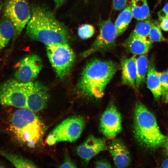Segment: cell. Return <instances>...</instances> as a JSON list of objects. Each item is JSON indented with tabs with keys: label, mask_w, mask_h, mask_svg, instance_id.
Returning a JSON list of instances; mask_svg holds the SVG:
<instances>
[{
	"label": "cell",
	"mask_w": 168,
	"mask_h": 168,
	"mask_svg": "<svg viewBox=\"0 0 168 168\" xmlns=\"http://www.w3.org/2000/svg\"><path fill=\"white\" fill-rule=\"evenodd\" d=\"M127 4V0H113V7L115 11H120L124 9Z\"/></svg>",
	"instance_id": "83f0119b"
},
{
	"label": "cell",
	"mask_w": 168,
	"mask_h": 168,
	"mask_svg": "<svg viewBox=\"0 0 168 168\" xmlns=\"http://www.w3.org/2000/svg\"><path fill=\"white\" fill-rule=\"evenodd\" d=\"M133 126L135 138L141 146L153 149L164 145L166 137L160 131L154 115L140 102L135 107Z\"/></svg>",
	"instance_id": "3957f363"
},
{
	"label": "cell",
	"mask_w": 168,
	"mask_h": 168,
	"mask_svg": "<svg viewBox=\"0 0 168 168\" xmlns=\"http://www.w3.org/2000/svg\"><path fill=\"white\" fill-rule=\"evenodd\" d=\"M163 146L166 154L168 156V136L166 137V142Z\"/></svg>",
	"instance_id": "d6a6232c"
},
{
	"label": "cell",
	"mask_w": 168,
	"mask_h": 168,
	"mask_svg": "<svg viewBox=\"0 0 168 168\" xmlns=\"http://www.w3.org/2000/svg\"><path fill=\"white\" fill-rule=\"evenodd\" d=\"M11 121L12 130L20 142L30 148L41 143L46 126L33 112L19 108L13 114Z\"/></svg>",
	"instance_id": "277c9868"
},
{
	"label": "cell",
	"mask_w": 168,
	"mask_h": 168,
	"mask_svg": "<svg viewBox=\"0 0 168 168\" xmlns=\"http://www.w3.org/2000/svg\"><path fill=\"white\" fill-rule=\"evenodd\" d=\"M59 168H76V164L72 161L68 154L66 152L64 155V159L63 162L59 166Z\"/></svg>",
	"instance_id": "4316f807"
},
{
	"label": "cell",
	"mask_w": 168,
	"mask_h": 168,
	"mask_svg": "<svg viewBox=\"0 0 168 168\" xmlns=\"http://www.w3.org/2000/svg\"><path fill=\"white\" fill-rule=\"evenodd\" d=\"M135 55L130 58L124 59L122 61V82L123 85L136 88L135 82L137 68Z\"/></svg>",
	"instance_id": "9a60e30c"
},
{
	"label": "cell",
	"mask_w": 168,
	"mask_h": 168,
	"mask_svg": "<svg viewBox=\"0 0 168 168\" xmlns=\"http://www.w3.org/2000/svg\"><path fill=\"white\" fill-rule=\"evenodd\" d=\"M42 67V59L38 55L28 54L17 63L14 73L15 79L24 83L33 81L38 77Z\"/></svg>",
	"instance_id": "30bf717a"
},
{
	"label": "cell",
	"mask_w": 168,
	"mask_h": 168,
	"mask_svg": "<svg viewBox=\"0 0 168 168\" xmlns=\"http://www.w3.org/2000/svg\"><path fill=\"white\" fill-rule=\"evenodd\" d=\"M6 166H5L4 165L2 164V163H0V167H5Z\"/></svg>",
	"instance_id": "8d00e7d4"
},
{
	"label": "cell",
	"mask_w": 168,
	"mask_h": 168,
	"mask_svg": "<svg viewBox=\"0 0 168 168\" xmlns=\"http://www.w3.org/2000/svg\"><path fill=\"white\" fill-rule=\"evenodd\" d=\"M0 154L9 160L17 168H36L37 166L32 161L22 156L0 149Z\"/></svg>",
	"instance_id": "7402d4cb"
},
{
	"label": "cell",
	"mask_w": 168,
	"mask_h": 168,
	"mask_svg": "<svg viewBox=\"0 0 168 168\" xmlns=\"http://www.w3.org/2000/svg\"><path fill=\"white\" fill-rule=\"evenodd\" d=\"M49 60L58 77L60 79L65 78L73 66L75 54L68 43L46 46Z\"/></svg>",
	"instance_id": "8992f818"
},
{
	"label": "cell",
	"mask_w": 168,
	"mask_h": 168,
	"mask_svg": "<svg viewBox=\"0 0 168 168\" xmlns=\"http://www.w3.org/2000/svg\"><path fill=\"white\" fill-rule=\"evenodd\" d=\"M160 26L164 30L168 31V18H164L162 20Z\"/></svg>",
	"instance_id": "4dcf8cb0"
},
{
	"label": "cell",
	"mask_w": 168,
	"mask_h": 168,
	"mask_svg": "<svg viewBox=\"0 0 168 168\" xmlns=\"http://www.w3.org/2000/svg\"><path fill=\"white\" fill-rule=\"evenodd\" d=\"M3 16L9 19L14 27L13 44L31 17V12L26 0H5Z\"/></svg>",
	"instance_id": "52a82bcc"
},
{
	"label": "cell",
	"mask_w": 168,
	"mask_h": 168,
	"mask_svg": "<svg viewBox=\"0 0 168 168\" xmlns=\"http://www.w3.org/2000/svg\"><path fill=\"white\" fill-rule=\"evenodd\" d=\"M159 2H161L162 0H158Z\"/></svg>",
	"instance_id": "74e56055"
},
{
	"label": "cell",
	"mask_w": 168,
	"mask_h": 168,
	"mask_svg": "<svg viewBox=\"0 0 168 168\" xmlns=\"http://www.w3.org/2000/svg\"><path fill=\"white\" fill-rule=\"evenodd\" d=\"M14 27L11 21L3 16L0 20V52L12 39Z\"/></svg>",
	"instance_id": "ac0fdd59"
},
{
	"label": "cell",
	"mask_w": 168,
	"mask_h": 168,
	"mask_svg": "<svg viewBox=\"0 0 168 168\" xmlns=\"http://www.w3.org/2000/svg\"><path fill=\"white\" fill-rule=\"evenodd\" d=\"M131 7L133 16L137 20L148 19L150 12L147 0H131Z\"/></svg>",
	"instance_id": "ffe728a7"
},
{
	"label": "cell",
	"mask_w": 168,
	"mask_h": 168,
	"mask_svg": "<svg viewBox=\"0 0 168 168\" xmlns=\"http://www.w3.org/2000/svg\"><path fill=\"white\" fill-rule=\"evenodd\" d=\"M85 125V120L83 117L76 115L69 117L50 133L46 138V143L52 146L60 142H74L80 137Z\"/></svg>",
	"instance_id": "5b68a950"
},
{
	"label": "cell",
	"mask_w": 168,
	"mask_h": 168,
	"mask_svg": "<svg viewBox=\"0 0 168 168\" xmlns=\"http://www.w3.org/2000/svg\"><path fill=\"white\" fill-rule=\"evenodd\" d=\"M164 101L165 103H168V89L164 98Z\"/></svg>",
	"instance_id": "e575fe53"
},
{
	"label": "cell",
	"mask_w": 168,
	"mask_h": 168,
	"mask_svg": "<svg viewBox=\"0 0 168 168\" xmlns=\"http://www.w3.org/2000/svg\"><path fill=\"white\" fill-rule=\"evenodd\" d=\"M99 128L101 133L108 138H114L121 131V116L114 104H110L102 114Z\"/></svg>",
	"instance_id": "7c38bea8"
},
{
	"label": "cell",
	"mask_w": 168,
	"mask_h": 168,
	"mask_svg": "<svg viewBox=\"0 0 168 168\" xmlns=\"http://www.w3.org/2000/svg\"><path fill=\"white\" fill-rule=\"evenodd\" d=\"M31 11L26 29L29 38L46 46L68 43V30L50 11L40 6H34Z\"/></svg>",
	"instance_id": "6da1fadb"
},
{
	"label": "cell",
	"mask_w": 168,
	"mask_h": 168,
	"mask_svg": "<svg viewBox=\"0 0 168 168\" xmlns=\"http://www.w3.org/2000/svg\"><path fill=\"white\" fill-rule=\"evenodd\" d=\"M27 109L33 112L43 110L47 105L49 98L48 88L39 81L25 83Z\"/></svg>",
	"instance_id": "8fae6325"
},
{
	"label": "cell",
	"mask_w": 168,
	"mask_h": 168,
	"mask_svg": "<svg viewBox=\"0 0 168 168\" xmlns=\"http://www.w3.org/2000/svg\"><path fill=\"white\" fill-rule=\"evenodd\" d=\"M154 61V58L152 56L149 62L147 84L155 100L159 102L161 96V89L160 77L156 68Z\"/></svg>",
	"instance_id": "2e32d148"
},
{
	"label": "cell",
	"mask_w": 168,
	"mask_h": 168,
	"mask_svg": "<svg viewBox=\"0 0 168 168\" xmlns=\"http://www.w3.org/2000/svg\"><path fill=\"white\" fill-rule=\"evenodd\" d=\"M67 0H54L56 9H59Z\"/></svg>",
	"instance_id": "1f68e13d"
},
{
	"label": "cell",
	"mask_w": 168,
	"mask_h": 168,
	"mask_svg": "<svg viewBox=\"0 0 168 168\" xmlns=\"http://www.w3.org/2000/svg\"><path fill=\"white\" fill-rule=\"evenodd\" d=\"M148 36L149 40L152 43L153 42L161 41L165 40L160 27L153 23L152 24Z\"/></svg>",
	"instance_id": "cb8c5ba5"
},
{
	"label": "cell",
	"mask_w": 168,
	"mask_h": 168,
	"mask_svg": "<svg viewBox=\"0 0 168 168\" xmlns=\"http://www.w3.org/2000/svg\"><path fill=\"white\" fill-rule=\"evenodd\" d=\"M94 166L96 168H109L112 167L110 163L104 159L96 161L95 164Z\"/></svg>",
	"instance_id": "f1b7e54d"
},
{
	"label": "cell",
	"mask_w": 168,
	"mask_h": 168,
	"mask_svg": "<svg viewBox=\"0 0 168 168\" xmlns=\"http://www.w3.org/2000/svg\"><path fill=\"white\" fill-rule=\"evenodd\" d=\"M107 148L104 138L90 135L82 143L77 147L76 150L78 155L86 164H88L93 157Z\"/></svg>",
	"instance_id": "4fadbf2b"
},
{
	"label": "cell",
	"mask_w": 168,
	"mask_h": 168,
	"mask_svg": "<svg viewBox=\"0 0 168 168\" xmlns=\"http://www.w3.org/2000/svg\"><path fill=\"white\" fill-rule=\"evenodd\" d=\"M0 104L27 109L25 83L12 79L0 84Z\"/></svg>",
	"instance_id": "ba28073f"
},
{
	"label": "cell",
	"mask_w": 168,
	"mask_h": 168,
	"mask_svg": "<svg viewBox=\"0 0 168 168\" xmlns=\"http://www.w3.org/2000/svg\"><path fill=\"white\" fill-rule=\"evenodd\" d=\"M118 68L117 64L110 61L95 59L89 61L77 84V93L88 98H101Z\"/></svg>",
	"instance_id": "7a4b0ae2"
},
{
	"label": "cell",
	"mask_w": 168,
	"mask_h": 168,
	"mask_svg": "<svg viewBox=\"0 0 168 168\" xmlns=\"http://www.w3.org/2000/svg\"><path fill=\"white\" fill-rule=\"evenodd\" d=\"M167 74H168V70H167Z\"/></svg>",
	"instance_id": "f35d334b"
},
{
	"label": "cell",
	"mask_w": 168,
	"mask_h": 168,
	"mask_svg": "<svg viewBox=\"0 0 168 168\" xmlns=\"http://www.w3.org/2000/svg\"><path fill=\"white\" fill-rule=\"evenodd\" d=\"M161 89V96L164 99L168 89V74L167 72H158Z\"/></svg>",
	"instance_id": "484cf974"
},
{
	"label": "cell",
	"mask_w": 168,
	"mask_h": 168,
	"mask_svg": "<svg viewBox=\"0 0 168 168\" xmlns=\"http://www.w3.org/2000/svg\"><path fill=\"white\" fill-rule=\"evenodd\" d=\"M133 16L131 6L128 5L119 15L114 25L117 36L121 35L126 30Z\"/></svg>",
	"instance_id": "d6986e66"
},
{
	"label": "cell",
	"mask_w": 168,
	"mask_h": 168,
	"mask_svg": "<svg viewBox=\"0 0 168 168\" xmlns=\"http://www.w3.org/2000/svg\"><path fill=\"white\" fill-rule=\"evenodd\" d=\"M3 6L2 0H0V11L2 9Z\"/></svg>",
	"instance_id": "d590c367"
},
{
	"label": "cell",
	"mask_w": 168,
	"mask_h": 168,
	"mask_svg": "<svg viewBox=\"0 0 168 168\" xmlns=\"http://www.w3.org/2000/svg\"><path fill=\"white\" fill-rule=\"evenodd\" d=\"M161 167L163 168H168V158L163 162L161 165Z\"/></svg>",
	"instance_id": "836d02e7"
},
{
	"label": "cell",
	"mask_w": 168,
	"mask_h": 168,
	"mask_svg": "<svg viewBox=\"0 0 168 168\" xmlns=\"http://www.w3.org/2000/svg\"><path fill=\"white\" fill-rule=\"evenodd\" d=\"M152 24L148 19L141 21L136 25L130 34L147 38L148 36Z\"/></svg>",
	"instance_id": "603a6c76"
},
{
	"label": "cell",
	"mask_w": 168,
	"mask_h": 168,
	"mask_svg": "<svg viewBox=\"0 0 168 168\" xmlns=\"http://www.w3.org/2000/svg\"><path fill=\"white\" fill-rule=\"evenodd\" d=\"M152 43L147 38L130 34L124 44L128 51L134 55H142L147 53Z\"/></svg>",
	"instance_id": "e0dca14e"
},
{
	"label": "cell",
	"mask_w": 168,
	"mask_h": 168,
	"mask_svg": "<svg viewBox=\"0 0 168 168\" xmlns=\"http://www.w3.org/2000/svg\"><path fill=\"white\" fill-rule=\"evenodd\" d=\"M137 76L135 85L136 88L140 87L144 83L147 74L149 61L144 54L139 56L136 59Z\"/></svg>",
	"instance_id": "44dd1931"
},
{
	"label": "cell",
	"mask_w": 168,
	"mask_h": 168,
	"mask_svg": "<svg viewBox=\"0 0 168 168\" xmlns=\"http://www.w3.org/2000/svg\"><path fill=\"white\" fill-rule=\"evenodd\" d=\"M108 147L115 166L123 168L129 166L131 162L129 152L126 146L120 139L112 140Z\"/></svg>",
	"instance_id": "5bb4252c"
},
{
	"label": "cell",
	"mask_w": 168,
	"mask_h": 168,
	"mask_svg": "<svg viewBox=\"0 0 168 168\" xmlns=\"http://www.w3.org/2000/svg\"><path fill=\"white\" fill-rule=\"evenodd\" d=\"M159 18L161 20L168 18V2L164 6L163 8L158 12Z\"/></svg>",
	"instance_id": "f546056e"
},
{
	"label": "cell",
	"mask_w": 168,
	"mask_h": 168,
	"mask_svg": "<svg viewBox=\"0 0 168 168\" xmlns=\"http://www.w3.org/2000/svg\"><path fill=\"white\" fill-rule=\"evenodd\" d=\"M117 37L114 25L110 19L101 22L99 34L90 47L82 53V56L86 57L97 51L110 48L114 45Z\"/></svg>",
	"instance_id": "9c48e42d"
},
{
	"label": "cell",
	"mask_w": 168,
	"mask_h": 168,
	"mask_svg": "<svg viewBox=\"0 0 168 168\" xmlns=\"http://www.w3.org/2000/svg\"><path fill=\"white\" fill-rule=\"evenodd\" d=\"M79 36L83 39H86L91 37L94 34L95 28L91 25L86 24L80 26L78 29Z\"/></svg>",
	"instance_id": "d4e9b609"
}]
</instances>
